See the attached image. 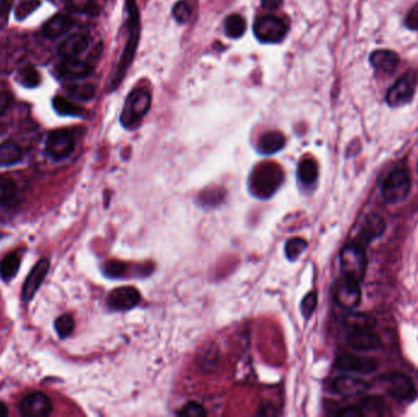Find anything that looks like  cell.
Returning a JSON list of instances; mask_svg holds the SVG:
<instances>
[{"instance_id": "cell-39", "label": "cell", "mask_w": 418, "mask_h": 417, "mask_svg": "<svg viewBox=\"0 0 418 417\" xmlns=\"http://www.w3.org/2000/svg\"><path fill=\"white\" fill-rule=\"evenodd\" d=\"M316 306H317V294L311 292L305 297L303 304H301V311H303V316L306 318L311 316L316 310Z\"/></svg>"}, {"instance_id": "cell-44", "label": "cell", "mask_w": 418, "mask_h": 417, "mask_svg": "<svg viewBox=\"0 0 418 417\" xmlns=\"http://www.w3.org/2000/svg\"><path fill=\"white\" fill-rule=\"evenodd\" d=\"M11 95L8 92H0V116H3L10 106Z\"/></svg>"}, {"instance_id": "cell-10", "label": "cell", "mask_w": 418, "mask_h": 417, "mask_svg": "<svg viewBox=\"0 0 418 417\" xmlns=\"http://www.w3.org/2000/svg\"><path fill=\"white\" fill-rule=\"evenodd\" d=\"M47 153L56 161H63L75 150L74 137L69 131L56 130L51 132L46 142Z\"/></svg>"}, {"instance_id": "cell-47", "label": "cell", "mask_w": 418, "mask_h": 417, "mask_svg": "<svg viewBox=\"0 0 418 417\" xmlns=\"http://www.w3.org/2000/svg\"><path fill=\"white\" fill-rule=\"evenodd\" d=\"M417 168H418V166H417Z\"/></svg>"}, {"instance_id": "cell-41", "label": "cell", "mask_w": 418, "mask_h": 417, "mask_svg": "<svg viewBox=\"0 0 418 417\" xmlns=\"http://www.w3.org/2000/svg\"><path fill=\"white\" fill-rule=\"evenodd\" d=\"M405 25L408 30L418 31V3L411 8V10L408 11L406 19H405Z\"/></svg>"}, {"instance_id": "cell-26", "label": "cell", "mask_w": 418, "mask_h": 417, "mask_svg": "<svg viewBox=\"0 0 418 417\" xmlns=\"http://www.w3.org/2000/svg\"><path fill=\"white\" fill-rule=\"evenodd\" d=\"M53 108L56 109L58 114L65 116H82V108L79 106H76L75 103L66 100L64 97L56 96L53 98Z\"/></svg>"}, {"instance_id": "cell-32", "label": "cell", "mask_w": 418, "mask_h": 417, "mask_svg": "<svg viewBox=\"0 0 418 417\" xmlns=\"http://www.w3.org/2000/svg\"><path fill=\"white\" fill-rule=\"evenodd\" d=\"M67 93L70 97L79 100V101H90L96 93L95 87L92 85H71L67 87Z\"/></svg>"}, {"instance_id": "cell-4", "label": "cell", "mask_w": 418, "mask_h": 417, "mask_svg": "<svg viewBox=\"0 0 418 417\" xmlns=\"http://www.w3.org/2000/svg\"><path fill=\"white\" fill-rule=\"evenodd\" d=\"M367 255L361 244L346 245L340 252V267L343 276L361 283L367 272Z\"/></svg>"}, {"instance_id": "cell-17", "label": "cell", "mask_w": 418, "mask_h": 417, "mask_svg": "<svg viewBox=\"0 0 418 417\" xmlns=\"http://www.w3.org/2000/svg\"><path fill=\"white\" fill-rule=\"evenodd\" d=\"M346 342L358 352H373L382 347L380 338L372 331H350Z\"/></svg>"}, {"instance_id": "cell-15", "label": "cell", "mask_w": 418, "mask_h": 417, "mask_svg": "<svg viewBox=\"0 0 418 417\" xmlns=\"http://www.w3.org/2000/svg\"><path fill=\"white\" fill-rule=\"evenodd\" d=\"M332 389L341 397H361L369 391V384L361 378L341 376L332 382Z\"/></svg>"}, {"instance_id": "cell-13", "label": "cell", "mask_w": 418, "mask_h": 417, "mask_svg": "<svg viewBox=\"0 0 418 417\" xmlns=\"http://www.w3.org/2000/svg\"><path fill=\"white\" fill-rule=\"evenodd\" d=\"M337 367L346 372L362 373L369 375L377 370V362L371 357L356 356L353 354H343L337 359Z\"/></svg>"}, {"instance_id": "cell-6", "label": "cell", "mask_w": 418, "mask_h": 417, "mask_svg": "<svg viewBox=\"0 0 418 417\" xmlns=\"http://www.w3.org/2000/svg\"><path fill=\"white\" fill-rule=\"evenodd\" d=\"M411 190V178L405 168L394 169L382 187V195L388 203H400L406 200Z\"/></svg>"}, {"instance_id": "cell-16", "label": "cell", "mask_w": 418, "mask_h": 417, "mask_svg": "<svg viewBox=\"0 0 418 417\" xmlns=\"http://www.w3.org/2000/svg\"><path fill=\"white\" fill-rule=\"evenodd\" d=\"M58 75L65 80H80L91 75L92 68L85 61L76 58H64L56 68Z\"/></svg>"}, {"instance_id": "cell-34", "label": "cell", "mask_w": 418, "mask_h": 417, "mask_svg": "<svg viewBox=\"0 0 418 417\" xmlns=\"http://www.w3.org/2000/svg\"><path fill=\"white\" fill-rule=\"evenodd\" d=\"M56 331L59 337L64 338L69 337L71 333L74 332V328H75V321L71 315H61V317H58L56 321Z\"/></svg>"}, {"instance_id": "cell-12", "label": "cell", "mask_w": 418, "mask_h": 417, "mask_svg": "<svg viewBox=\"0 0 418 417\" xmlns=\"http://www.w3.org/2000/svg\"><path fill=\"white\" fill-rule=\"evenodd\" d=\"M140 301H141L140 292L132 287L116 288L106 299L108 306L115 311L131 310L134 307H136Z\"/></svg>"}, {"instance_id": "cell-11", "label": "cell", "mask_w": 418, "mask_h": 417, "mask_svg": "<svg viewBox=\"0 0 418 417\" xmlns=\"http://www.w3.org/2000/svg\"><path fill=\"white\" fill-rule=\"evenodd\" d=\"M51 402L43 393L35 392L26 395L20 402V411L26 417H45L51 412Z\"/></svg>"}, {"instance_id": "cell-30", "label": "cell", "mask_w": 418, "mask_h": 417, "mask_svg": "<svg viewBox=\"0 0 418 417\" xmlns=\"http://www.w3.org/2000/svg\"><path fill=\"white\" fill-rule=\"evenodd\" d=\"M67 6L71 10L85 15L96 16L99 14V6L96 0H69Z\"/></svg>"}, {"instance_id": "cell-1", "label": "cell", "mask_w": 418, "mask_h": 417, "mask_svg": "<svg viewBox=\"0 0 418 417\" xmlns=\"http://www.w3.org/2000/svg\"><path fill=\"white\" fill-rule=\"evenodd\" d=\"M127 40L124 52L120 56L119 64L116 66L114 75L111 76L109 81V91L115 90L120 85L121 81L127 75L129 68L134 61L136 54L137 45L140 40V14L137 8L136 0H127Z\"/></svg>"}, {"instance_id": "cell-33", "label": "cell", "mask_w": 418, "mask_h": 417, "mask_svg": "<svg viewBox=\"0 0 418 417\" xmlns=\"http://www.w3.org/2000/svg\"><path fill=\"white\" fill-rule=\"evenodd\" d=\"M363 412V416H376L380 415L384 410V402L379 397L367 398L360 405Z\"/></svg>"}, {"instance_id": "cell-31", "label": "cell", "mask_w": 418, "mask_h": 417, "mask_svg": "<svg viewBox=\"0 0 418 417\" xmlns=\"http://www.w3.org/2000/svg\"><path fill=\"white\" fill-rule=\"evenodd\" d=\"M19 81L26 88H35L40 85V75L32 66L24 68L19 74Z\"/></svg>"}, {"instance_id": "cell-40", "label": "cell", "mask_w": 418, "mask_h": 417, "mask_svg": "<svg viewBox=\"0 0 418 417\" xmlns=\"http://www.w3.org/2000/svg\"><path fill=\"white\" fill-rule=\"evenodd\" d=\"M106 274L111 278H119L125 273V265L119 261H109L106 265Z\"/></svg>"}, {"instance_id": "cell-37", "label": "cell", "mask_w": 418, "mask_h": 417, "mask_svg": "<svg viewBox=\"0 0 418 417\" xmlns=\"http://www.w3.org/2000/svg\"><path fill=\"white\" fill-rule=\"evenodd\" d=\"M191 6H188L185 0L177 1L172 8V16L179 24H186L187 21L191 19Z\"/></svg>"}, {"instance_id": "cell-18", "label": "cell", "mask_w": 418, "mask_h": 417, "mask_svg": "<svg viewBox=\"0 0 418 417\" xmlns=\"http://www.w3.org/2000/svg\"><path fill=\"white\" fill-rule=\"evenodd\" d=\"M371 65L384 75H392L396 70L400 58L398 54L389 49H377L369 56Z\"/></svg>"}, {"instance_id": "cell-9", "label": "cell", "mask_w": 418, "mask_h": 417, "mask_svg": "<svg viewBox=\"0 0 418 417\" xmlns=\"http://www.w3.org/2000/svg\"><path fill=\"white\" fill-rule=\"evenodd\" d=\"M361 283L355 282L346 276H341L332 288V297L339 307L344 310H353L360 305L362 292Z\"/></svg>"}, {"instance_id": "cell-27", "label": "cell", "mask_w": 418, "mask_h": 417, "mask_svg": "<svg viewBox=\"0 0 418 417\" xmlns=\"http://www.w3.org/2000/svg\"><path fill=\"white\" fill-rule=\"evenodd\" d=\"M318 176L317 163L311 158H305L298 164V178L303 184H313Z\"/></svg>"}, {"instance_id": "cell-35", "label": "cell", "mask_w": 418, "mask_h": 417, "mask_svg": "<svg viewBox=\"0 0 418 417\" xmlns=\"http://www.w3.org/2000/svg\"><path fill=\"white\" fill-rule=\"evenodd\" d=\"M307 247V242H305L303 239H291L287 242L285 245V252H287V257L290 261H295L296 258L303 255V252L306 250Z\"/></svg>"}, {"instance_id": "cell-7", "label": "cell", "mask_w": 418, "mask_h": 417, "mask_svg": "<svg viewBox=\"0 0 418 417\" xmlns=\"http://www.w3.org/2000/svg\"><path fill=\"white\" fill-rule=\"evenodd\" d=\"M379 386L383 388L389 395L398 400H412L416 397V388L412 379L406 375L400 372L384 373L377 379Z\"/></svg>"}, {"instance_id": "cell-21", "label": "cell", "mask_w": 418, "mask_h": 417, "mask_svg": "<svg viewBox=\"0 0 418 417\" xmlns=\"http://www.w3.org/2000/svg\"><path fill=\"white\" fill-rule=\"evenodd\" d=\"M72 27V20L69 16L66 15H56L51 17V20L47 21L42 32L47 38L49 40H56L63 35H65L67 31Z\"/></svg>"}, {"instance_id": "cell-14", "label": "cell", "mask_w": 418, "mask_h": 417, "mask_svg": "<svg viewBox=\"0 0 418 417\" xmlns=\"http://www.w3.org/2000/svg\"><path fill=\"white\" fill-rule=\"evenodd\" d=\"M49 271V261L48 260H40L35 265L29 276L26 278L25 284L22 287V300L29 302L33 299L35 292H38L42 283L45 281L47 274Z\"/></svg>"}, {"instance_id": "cell-46", "label": "cell", "mask_w": 418, "mask_h": 417, "mask_svg": "<svg viewBox=\"0 0 418 417\" xmlns=\"http://www.w3.org/2000/svg\"><path fill=\"white\" fill-rule=\"evenodd\" d=\"M8 407H6V404L3 402H0V417H6L8 416Z\"/></svg>"}, {"instance_id": "cell-20", "label": "cell", "mask_w": 418, "mask_h": 417, "mask_svg": "<svg viewBox=\"0 0 418 417\" xmlns=\"http://www.w3.org/2000/svg\"><path fill=\"white\" fill-rule=\"evenodd\" d=\"M90 45V40L83 33H74L63 40L58 52L63 58H76L86 51Z\"/></svg>"}, {"instance_id": "cell-29", "label": "cell", "mask_w": 418, "mask_h": 417, "mask_svg": "<svg viewBox=\"0 0 418 417\" xmlns=\"http://www.w3.org/2000/svg\"><path fill=\"white\" fill-rule=\"evenodd\" d=\"M224 29L230 38H240L246 32V21L241 15L232 14L225 20Z\"/></svg>"}, {"instance_id": "cell-42", "label": "cell", "mask_w": 418, "mask_h": 417, "mask_svg": "<svg viewBox=\"0 0 418 417\" xmlns=\"http://www.w3.org/2000/svg\"><path fill=\"white\" fill-rule=\"evenodd\" d=\"M10 10V1L9 0H0V29H3L8 24Z\"/></svg>"}, {"instance_id": "cell-28", "label": "cell", "mask_w": 418, "mask_h": 417, "mask_svg": "<svg viewBox=\"0 0 418 417\" xmlns=\"http://www.w3.org/2000/svg\"><path fill=\"white\" fill-rule=\"evenodd\" d=\"M20 257L16 253H10L8 256L4 257V260L0 263V276L4 281H10L20 268Z\"/></svg>"}, {"instance_id": "cell-19", "label": "cell", "mask_w": 418, "mask_h": 417, "mask_svg": "<svg viewBox=\"0 0 418 417\" xmlns=\"http://www.w3.org/2000/svg\"><path fill=\"white\" fill-rule=\"evenodd\" d=\"M385 226H387V224H385L383 217L376 214V213H372V214L366 217V219L363 221L362 226H361L360 235H358V239L361 240V245L362 244H369L373 240L382 237L384 231H385Z\"/></svg>"}, {"instance_id": "cell-23", "label": "cell", "mask_w": 418, "mask_h": 417, "mask_svg": "<svg viewBox=\"0 0 418 417\" xmlns=\"http://www.w3.org/2000/svg\"><path fill=\"white\" fill-rule=\"evenodd\" d=\"M24 157L20 146L13 141L3 142L0 145V166H15Z\"/></svg>"}, {"instance_id": "cell-25", "label": "cell", "mask_w": 418, "mask_h": 417, "mask_svg": "<svg viewBox=\"0 0 418 417\" xmlns=\"http://www.w3.org/2000/svg\"><path fill=\"white\" fill-rule=\"evenodd\" d=\"M16 198H17V189L15 182L11 179L0 176V206H14Z\"/></svg>"}, {"instance_id": "cell-38", "label": "cell", "mask_w": 418, "mask_h": 417, "mask_svg": "<svg viewBox=\"0 0 418 417\" xmlns=\"http://www.w3.org/2000/svg\"><path fill=\"white\" fill-rule=\"evenodd\" d=\"M180 416L185 417H203L206 416L207 411L201 404L196 402H187L180 411L177 412Z\"/></svg>"}, {"instance_id": "cell-5", "label": "cell", "mask_w": 418, "mask_h": 417, "mask_svg": "<svg viewBox=\"0 0 418 417\" xmlns=\"http://www.w3.org/2000/svg\"><path fill=\"white\" fill-rule=\"evenodd\" d=\"M418 85L417 70H408L394 84L385 96V101L392 108H401L412 101Z\"/></svg>"}, {"instance_id": "cell-45", "label": "cell", "mask_w": 418, "mask_h": 417, "mask_svg": "<svg viewBox=\"0 0 418 417\" xmlns=\"http://www.w3.org/2000/svg\"><path fill=\"white\" fill-rule=\"evenodd\" d=\"M261 4L266 10H277L282 6V0H261Z\"/></svg>"}, {"instance_id": "cell-24", "label": "cell", "mask_w": 418, "mask_h": 417, "mask_svg": "<svg viewBox=\"0 0 418 417\" xmlns=\"http://www.w3.org/2000/svg\"><path fill=\"white\" fill-rule=\"evenodd\" d=\"M344 323L350 331H372L376 327V320L373 317L360 312L348 313Z\"/></svg>"}, {"instance_id": "cell-8", "label": "cell", "mask_w": 418, "mask_h": 417, "mask_svg": "<svg viewBox=\"0 0 418 417\" xmlns=\"http://www.w3.org/2000/svg\"><path fill=\"white\" fill-rule=\"evenodd\" d=\"M287 32V25L277 16H262L253 25V33L262 43H278L284 40Z\"/></svg>"}, {"instance_id": "cell-22", "label": "cell", "mask_w": 418, "mask_h": 417, "mask_svg": "<svg viewBox=\"0 0 418 417\" xmlns=\"http://www.w3.org/2000/svg\"><path fill=\"white\" fill-rule=\"evenodd\" d=\"M285 146V137L279 131H269L261 136L258 141V151L263 155H274Z\"/></svg>"}, {"instance_id": "cell-3", "label": "cell", "mask_w": 418, "mask_h": 417, "mask_svg": "<svg viewBox=\"0 0 418 417\" xmlns=\"http://www.w3.org/2000/svg\"><path fill=\"white\" fill-rule=\"evenodd\" d=\"M151 93L148 91L141 88L132 91L127 97L121 111L120 121L122 126L127 129L136 127L151 109Z\"/></svg>"}, {"instance_id": "cell-2", "label": "cell", "mask_w": 418, "mask_h": 417, "mask_svg": "<svg viewBox=\"0 0 418 417\" xmlns=\"http://www.w3.org/2000/svg\"><path fill=\"white\" fill-rule=\"evenodd\" d=\"M284 180L282 168L275 163H264L258 166L250 178V189L253 195L268 198L277 191Z\"/></svg>"}, {"instance_id": "cell-36", "label": "cell", "mask_w": 418, "mask_h": 417, "mask_svg": "<svg viewBox=\"0 0 418 417\" xmlns=\"http://www.w3.org/2000/svg\"><path fill=\"white\" fill-rule=\"evenodd\" d=\"M40 6V0H25L20 6H17L15 10V17L17 21H24L31 14H33Z\"/></svg>"}, {"instance_id": "cell-43", "label": "cell", "mask_w": 418, "mask_h": 417, "mask_svg": "<svg viewBox=\"0 0 418 417\" xmlns=\"http://www.w3.org/2000/svg\"><path fill=\"white\" fill-rule=\"evenodd\" d=\"M338 417H362L363 412L361 407H344L341 410L337 412Z\"/></svg>"}]
</instances>
